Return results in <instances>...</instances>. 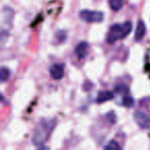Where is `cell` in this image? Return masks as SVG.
<instances>
[{"label": "cell", "instance_id": "7a4b0ae2", "mask_svg": "<svg viewBox=\"0 0 150 150\" xmlns=\"http://www.w3.org/2000/svg\"><path fill=\"white\" fill-rule=\"evenodd\" d=\"M79 18L86 23H99V22L103 21L104 13L102 11L84 9V11H81L79 13Z\"/></svg>", "mask_w": 150, "mask_h": 150}, {"label": "cell", "instance_id": "3957f363", "mask_svg": "<svg viewBox=\"0 0 150 150\" xmlns=\"http://www.w3.org/2000/svg\"><path fill=\"white\" fill-rule=\"evenodd\" d=\"M123 38L122 36V25L119 24H114L110 27L107 35V42L110 44L115 43L118 39Z\"/></svg>", "mask_w": 150, "mask_h": 150}, {"label": "cell", "instance_id": "8fae6325", "mask_svg": "<svg viewBox=\"0 0 150 150\" xmlns=\"http://www.w3.org/2000/svg\"><path fill=\"white\" fill-rule=\"evenodd\" d=\"M9 76H11V72H9L8 69L5 68V67H2L1 70H0V80L2 82H5L9 78Z\"/></svg>", "mask_w": 150, "mask_h": 150}, {"label": "cell", "instance_id": "ba28073f", "mask_svg": "<svg viewBox=\"0 0 150 150\" xmlns=\"http://www.w3.org/2000/svg\"><path fill=\"white\" fill-rule=\"evenodd\" d=\"M114 98V95L113 93L108 92V91H103V92H100L97 96V100L96 102L99 103V104H102L104 102H107V101H110Z\"/></svg>", "mask_w": 150, "mask_h": 150}, {"label": "cell", "instance_id": "52a82bcc", "mask_svg": "<svg viewBox=\"0 0 150 150\" xmlns=\"http://www.w3.org/2000/svg\"><path fill=\"white\" fill-rule=\"evenodd\" d=\"M146 34V26L145 23L143 21H139L138 22L137 28H136V32H135V40L136 41H141L144 38Z\"/></svg>", "mask_w": 150, "mask_h": 150}, {"label": "cell", "instance_id": "2e32d148", "mask_svg": "<svg viewBox=\"0 0 150 150\" xmlns=\"http://www.w3.org/2000/svg\"><path fill=\"white\" fill-rule=\"evenodd\" d=\"M38 150H50V148H48L47 146H41Z\"/></svg>", "mask_w": 150, "mask_h": 150}, {"label": "cell", "instance_id": "6da1fadb", "mask_svg": "<svg viewBox=\"0 0 150 150\" xmlns=\"http://www.w3.org/2000/svg\"><path fill=\"white\" fill-rule=\"evenodd\" d=\"M54 125H56V120L54 119H46V120L40 121L37 127H36L33 137H32V142L34 143V145L39 146L45 143L48 138H50Z\"/></svg>", "mask_w": 150, "mask_h": 150}, {"label": "cell", "instance_id": "4fadbf2b", "mask_svg": "<svg viewBox=\"0 0 150 150\" xmlns=\"http://www.w3.org/2000/svg\"><path fill=\"white\" fill-rule=\"evenodd\" d=\"M67 38V33L66 31L62 30V31H58L56 33V40L58 41V43H62L63 41H65Z\"/></svg>", "mask_w": 150, "mask_h": 150}, {"label": "cell", "instance_id": "30bf717a", "mask_svg": "<svg viewBox=\"0 0 150 150\" xmlns=\"http://www.w3.org/2000/svg\"><path fill=\"white\" fill-rule=\"evenodd\" d=\"M132 29H133V24H132V22L127 21L125 23H123V25H122V36H123V38H125L129 33H131Z\"/></svg>", "mask_w": 150, "mask_h": 150}, {"label": "cell", "instance_id": "5bb4252c", "mask_svg": "<svg viewBox=\"0 0 150 150\" xmlns=\"http://www.w3.org/2000/svg\"><path fill=\"white\" fill-rule=\"evenodd\" d=\"M122 104L125 105L127 108H131V107H133L134 104H135V101H134V99L132 98V97H125V99H123V101H122Z\"/></svg>", "mask_w": 150, "mask_h": 150}, {"label": "cell", "instance_id": "5b68a950", "mask_svg": "<svg viewBox=\"0 0 150 150\" xmlns=\"http://www.w3.org/2000/svg\"><path fill=\"white\" fill-rule=\"evenodd\" d=\"M50 73L54 79L60 80L64 77L65 73V67L63 64H54L50 66Z\"/></svg>", "mask_w": 150, "mask_h": 150}, {"label": "cell", "instance_id": "9a60e30c", "mask_svg": "<svg viewBox=\"0 0 150 150\" xmlns=\"http://www.w3.org/2000/svg\"><path fill=\"white\" fill-rule=\"evenodd\" d=\"M115 92L118 93V94H127L129 93V88L127 86H123V84H119L115 88Z\"/></svg>", "mask_w": 150, "mask_h": 150}, {"label": "cell", "instance_id": "8992f818", "mask_svg": "<svg viewBox=\"0 0 150 150\" xmlns=\"http://www.w3.org/2000/svg\"><path fill=\"white\" fill-rule=\"evenodd\" d=\"M88 48H90V45H88V42L82 41L80 43L77 44V46L75 47V54L78 58L83 59L86 57V54H88Z\"/></svg>", "mask_w": 150, "mask_h": 150}, {"label": "cell", "instance_id": "277c9868", "mask_svg": "<svg viewBox=\"0 0 150 150\" xmlns=\"http://www.w3.org/2000/svg\"><path fill=\"white\" fill-rule=\"evenodd\" d=\"M134 119H135L136 123L142 129H148L150 127V117L148 114L141 110H137L134 113Z\"/></svg>", "mask_w": 150, "mask_h": 150}, {"label": "cell", "instance_id": "9c48e42d", "mask_svg": "<svg viewBox=\"0 0 150 150\" xmlns=\"http://www.w3.org/2000/svg\"><path fill=\"white\" fill-rule=\"evenodd\" d=\"M109 6L114 11H120L123 6V0H109Z\"/></svg>", "mask_w": 150, "mask_h": 150}, {"label": "cell", "instance_id": "7c38bea8", "mask_svg": "<svg viewBox=\"0 0 150 150\" xmlns=\"http://www.w3.org/2000/svg\"><path fill=\"white\" fill-rule=\"evenodd\" d=\"M104 150H121V147L118 144V142L112 140V141H110L106 146H105Z\"/></svg>", "mask_w": 150, "mask_h": 150}]
</instances>
